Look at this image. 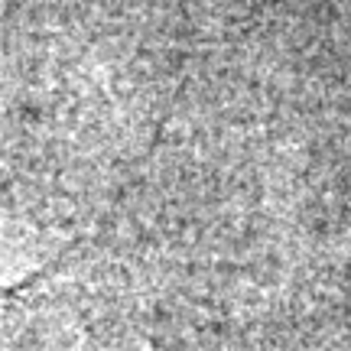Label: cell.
Masks as SVG:
<instances>
[{"mask_svg":"<svg viewBox=\"0 0 351 351\" xmlns=\"http://www.w3.org/2000/svg\"><path fill=\"white\" fill-rule=\"evenodd\" d=\"M69 257H72V251H65L62 257H59L56 263H49L46 270L26 276V280H20V283L0 287V326H7L13 315H20L23 309H29V306H33V300H39V293L49 287V280L62 270V263L69 261Z\"/></svg>","mask_w":351,"mask_h":351,"instance_id":"1","label":"cell"}]
</instances>
